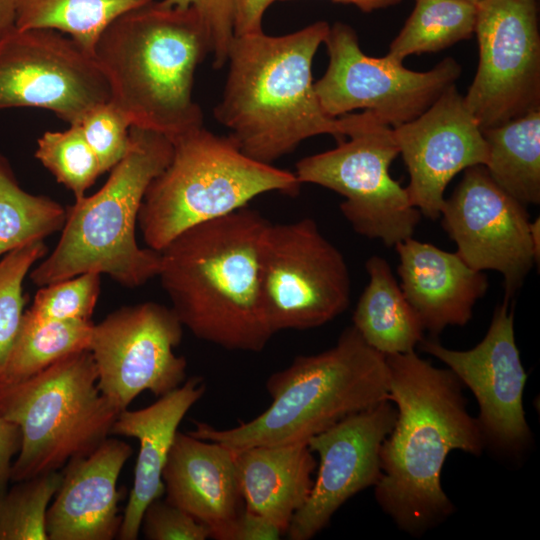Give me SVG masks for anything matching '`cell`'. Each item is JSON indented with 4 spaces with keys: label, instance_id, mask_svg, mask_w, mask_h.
Listing matches in <instances>:
<instances>
[{
    "label": "cell",
    "instance_id": "cell-25",
    "mask_svg": "<svg viewBox=\"0 0 540 540\" xmlns=\"http://www.w3.org/2000/svg\"><path fill=\"white\" fill-rule=\"evenodd\" d=\"M493 181L523 205L540 202V109L482 130Z\"/></svg>",
    "mask_w": 540,
    "mask_h": 540
},
{
    "label": "cell",
    "instance_id": "cell-26",
    "mask_svg": "<svg viewBox=\"0 0 540 540\" xmlns=\"http://www.w3.org/2000/svg\"><path fill=\"white\" fill-rule=\"evenodd\" d=\"M154 0H18L15 27L52 29L93 56L106 28L118 17Z\"/></svg>",
    "mask_w": 540,
    "mask_h": 540
},
{
    "label": "cell",
    "instance_id": "cell-7",
    "mask_svg": "<svg viewBox=\"0 0 540 540\" xmlns=\"http://www.w3.org/2000/svg\"><path fill=\"white\" fill-rule=\"evenodd\" d=\"M169 164L149 184L137 224L146 247L161 251L186 229L246 207L257 196H294V172L246 155L228 136L204 127L173 142Z\"/></svg>",
    "mask_w": 540,
    "mask_h": 540
},
{
    "label": "cell",
    "instance_id": "cell-35",
    "mask_svg": "<svg viewBox=\"0 0 540 540\" xmlns=\"http://www.w3.org/2000/svg\"><path fill=\"white\" fill-rule=\"evenodd\" d=\"M141 527L149 540H205L207 526L167 500L156 499L144 510Z\"/></svg>",
    "mask_w": 540,
    "mask_h": 540
},
{
    "label": "cell",
    "instance_id": "cell-18",
    "mask_svg": "<svg viewBox=\"0 0 540 540\" xmlns=\"http://www.w3.org/2000/svg\"><path fill=\"white\" fill-rule=\"evenodd\" d=\"M392 131L409 172L410 200L430 219L440 217L445 189L454 176L486 164L488 149L482 130L456 84L418 117Z\"/></svg>",
    "mask_w": 540,
    "mask_h": 540
},
{
    "label": "cell",
    "instance_id": "cell-22",
    "mask_svg": "<svg viewBox=\"0 0 540 540\" xmlns=\"http://www.w3.org/2000/svg\"><path fill=\"white\" fill-rule=\"evenodd\" d=\"M206 390L203 378L194 376L176 389L138 410H122L111 433L139 442L133 486L117 538L136 540L146 507L165 493L162 473L178 426Z\"/></svg>",
    "mask_w": 540,
    "mask_h": 540
},
{
    "label": "cell",
    "instance_id": "cell-20",
    "mask_svg": "<svg viewBox=\"0 0 540 540\" xmlns=\"http://www.w3.org/2000/svg\"><path fill=\"white\" fill-rule=\"evenodd\" d=\"M396 248L400 288L424 330L441 333L447 326H464L489 283L483 271L467 265L457 254L413 237Z\"/></svg>",
    "mask_w": 540,
    "mask_h": 540
},
{
    "label": "cell",
    "instance_id": "cell-13",
    "mask_svg": "<svg viewBox=\"0 0 540 540\" xmlns=\"http://www.w3.org/2000/svg\"><path fill=\"white\" fill-rule=\"evenodd\" d=\"M183 328L171 307L153 301L121 307L94 324L89 351L103 397L121 412L144 391L160 397L179 387L187 361L174 349Z\"/></svg>",
    "mask_w": 540,
    "mask_h": 540
},
{
    "label": "cell",
    "instance_id": "cell-34",
    "mask_svg": "<svg viewBox=\"0 0 540 540\" xmlns=\"http://www.w3.org/2000/svg\"><path fill=\"white\" fill-rule=\"evenodd\" d=\"M95 153L101 173L111 171L129 147L130 122L110 100L90 109L77 123Z\"/></svg>",
    "mask_w": 540,
    "mask_h": 540
},
{
    "label": "cell",
    "instance_id": "cell-8",
    "mask_svg": "<svg viewBox=\"0 0 540 540\" xmlns=\"http://www.w3.org/2000/svg\"><path fill=\"white\" fill-rule=\"evenodd\" d=\"M97 376L86 349L24 381L0 387V415L21 431L11 481L58 471L71 459L90 454L111 434L120 411L101 394Z\"/></svg>",
    "mask_w": 540,
    "mask_h": 540
},
{
    "label": "cell",
    "instance_id": "cell-11",
    "mask_svg": "<svg viewBox=\"0 0 540 540\" xmlns=\"http://www.w3.org/2000/svg\"><path fill=\"white\" fill-rule=\"evenodd\" d=\"M324 43L329 64L314 89L323 111L332 118L361 109L391 127L401 125L428 109L462 72L452 57L417 72L387 56H368L355 30L342 22L330 27Z\"/></svg>",
    "mask_w": 540,
    "mask_h": 540
},
{
    "label": "cell",
    "instance_id": "cell-12",
    "mask_svg": "<svg viewBox=\"0 0 540 540\" xmlns=\"http://www.w3.org/2000/svg\"><path fill=\"white\" fill-rule=\"evenodd\" d=\"M475 33L478 67L463 97L481 130L540 109L536 0H481Z\"/></svg>",
    "mask_w": 540,
    "mask_h": 540
},
{
    "label": "cell",
    "instance_id": "cell-9",
    "mask_svg": "<svg viewBox=\"0 0 540 540\" xmlns=\"http://www.w3.org/2000/svg\"><path fill=\"white\" fill-rule=\"evenodd\" d=\"M346 139L296 164L301 184H316L344 197L340 210L358 234L392 247L411 238L421 212L389 173L399 150L392 127L371 111L340 116Z\"/></svg>",
    "mask_w": 540,
    "mask_h": 540
},
{
    "label": "cell",
    "instance_id": "cell-17",
    "mask_svg": "<svg viewBox=\"0 0 540 540\" xmlns=\"http://www.w3.org/2000/svg\"><path fill=\"white\" fill-rule=\"evenodd\" d=\"M390 400L349 415L311 437L307 445L320 458L317 477L304 505L286 532L291 540H309L333 514L381 475L380 449L396 420Z\"/></svg>",
    "mask_w": 540,
    "mask_h": 540
},
{
    "label": "cell",
    "instance_id": "cell-31",
    "mask_svg": "<svg viewBox=\"0 0 540 540\" xmlns=\"http://www.w3.org/2000/svg\"><path fill=\"white\" fill-rule=\"evenodd\" d=\"M35 157L56 180L69 189L75 200L102 175L97 157L78 124L64 131H46L37 140Z\"/></svg>",
    "mask_w": 540,
    "mask_h": 540
},
{
    "label": "cell",
    "instance_id": "cell-32",
    "mask_svg": "<svg viewBox=\"0 0 540 540\" xmlns=\"http://www.w3.org/2000/svg\"><path fill=\"white\" fill-rule=\"evenodd\" d=\"M44 241L5 254L0 260V370L16 339L24 314L23 282L33 266L47 255Z\"/></svg>",
    "mask_w": 540,
    "mask_h": 540
},
{
    "label": "cell",
    "instance_id": "cell-16",
    "mask_svg": "<svg viewBox=\"0 0 540 540\" xmlns=\"http://www.w3.org/2000/svg\"><path fill=\"white\" fill-rule=\"evenodd\" d=\"M505 297L493 314L485 337L472 349L453 350L434 340H422L421 349L446 364L462 385L474 394L476 418L485 446L518 455L531 439L523 409L527 374L514 334V310Z\"/></svg>",
    "mask_w": 540,
    "mask_h": 540
},
{
    "label": "cell",
    "instance_id": "cell-3",
    "mask_svg": "<svg viewBox=\"0 0 540 540\" xmlns=\"http://www.w3.org/2000/svg\"><path fill=\"white\" fill-rule=\"evenodd\" d=\"M330 26L317 21L281 36H234L222 98L213 113L251 158L272 164L307 138L346 139L340 117L322 109L312 79L313 58Z\"/></svg>",
    "mask_w": 540,
    "mask_h": 540
},
{
    "label": "cell",
    "instance_id": "cell-28",
    "mask_svg": "<svg viewBox=\"0 0 540 540\" xmlns=\"http://www.w3.org/2000/svg\"><path fill=\"white\" fill-rule=\"evenodd\" d=\"M477 5L466 0H415L414 9L387 57L403 62L413 54L443 50L475 33Z\"/></svg>",
    "mask_w": 540,
    "mask_h": 540
},
{
    "label": "cell",
    "instance_id": "cell-30",
    "mask_svg": "<svg viewBox=\"0 0 540 540\" xmlns=\"http://www.w3.org/2000/svg\"><path fill=\"white\" fill-rule=\"evenodd\" d=\"M61 480L62 472L52 471L0 494V540H48L47 509Z\"/></svg>",
    "mask_w": 540,
    "mask_h": 540
},
{
    "label": "cell",
    "instance_id": "cell-1",
    "mask_svg": "<svg viewBox=\"0 0 540 540\" xmlns=\"http://www.w3.org/2000/svg\"><path fill=\"white\" fill-rule=\"evenodd\" d=\"M385 359L397 415L381 445L375 497L401 529L419 534L452 512L441 486L448 454L479 455L486 446L467 410L462 383L450 369L434 367L415 351Z\"/></svg>",
    "mask_w": 540,
    "mask_h": 540
},
{
    "label": "cell",
    "instance_id": "cell-38",
    "mask_svg": "<svg viewBox=\"0 0 540 540\" xmlns=\"http://www.w3.org/2000/svg\"><path fill=\"white\" fill-rule=\"evenodd\" d=\"M21 431L17 424L0 415V494L11 480L12 458L19 452Z\"/></svg>",
    "mask_w": 540,
    "mask_h": 540
},
{
    "label": "cell",
    "instance_id": "cell-41",
    "mask_svg": "<svg viewBox=\"0 0 540 540\" xmlns=\"http://www.w3.org/2000/svg\"><path fill=\"white\" fill-rule=\"evenodd\" d=\"M287 1V0H279ZM343 4H353L363 12H372L373 10L386 8L396 5L402 0H332Z\"/></svg>",
    "mask_w": 540,
    "mask_h": 540
},
{
    "label": "cell",
    "instance_id": "cell-37",
    "mask_svg": "<svg viewBox=\"0 0 540 540\" xmlns=\"http://www.w3.org/2000/svg\"><path fill=\"white\" fill-rule=\"evenodd\" d=\"M284 534L267 518L245 507L214 538L216 540H277Z\"/></svg>",
    "mask_w": 540,
    "mask_h": 540
},
{
    "label": "cell",
    "instance_id": "cell-19",
    "mask_svg": "<svg viewBox=\"0 0 540 540\" xmlns=\"http://www.w3.org/2000/svg\"><path fill=\"white\" fill-rule=\"evenodd\" d=\"M133 453L121 440L106 438L90 454L71 459L46 514L48 540H112L122 516L119 475Z\"/></svg>",
    "mask_w": 540,
    "mask_h": 540
},
{
    "label": "cell",
    "instance_id": "cell-27",
    "mask_svg": "<svg viewBox=\"0 0 540 540\" xmlns=\"http://www.w3.org/2000/svg\"><path fill=\"white\" fill-rule=\"evenodd\" d=\"M91 321H38L26 311L0 370V387L24 381L61 358L89 349Z\"/></svg>",
    "mask_w": 540,
    "mask_h": 540
},
{
    "label": "cell",
    "instance_id": "cell-36",
    "mask_svg": "<svg viewBox=\"0 0 540 540\" xmlns=\"http://www.w3.org/2000/svg\"><path fill=\"white\" fill-rule=\"evenodd\" d=\"M170 7L195 8L208 26L212 41V66L222 68L227 63L228 50L234 38L238 0H162Z\"/></svg>",
    "mask_w": 540,
    "mask_h": 540
},
{
    "label": "cell",
    "instance_id": "cell-4",
    "mask_svg": "<svg viewBox=\"0 0 540 540\" xmlns=\"http://www.w3.org/2000/svg\"><path fill=\"white\" fill-rule=\"evenodd\" d=\"M211 51L210 31L195 8L152 1L114 20L93 57L110 101L130 125L173 142L203 127L193 84L197 67Z\"/></svg>",
    "mask_w": 540,
    "mask_h": 540
},
{
    "label": "cell",
    "instance_id": "cell-15",
    "mask_svg": "<svg viewBox=\"0 0 540 540\" xmlns=\"http://www.w3.org/2000/svg\"><path fill=\"white\" fill-rule=\"evenodd\" d=\"M440 216L457 254L475 270L499 272L511 299L539 261L525 205L500 188L484 165H475L464 170Z\"/></svg>",
    "mask_w": 540,
    "mask_h": 540
},
{
    "label": "cell",
    "instance_id": "cell-21",
    "mask_svg": "<svg viewBox=\"0 0 540 540\" xmlns=\"http://www.w3.org/2000/svg\"><path fill=\"white\" fill-rule=\"evenodd\" d=\"M166 499L207 526L215 538L244 508L235 452L177 431L162 473Z\"/></svg>",
    "mask_w": 540,
    "mask_h": 540
},
{
    "label": "cell",
    "instance_id": "cell-23",
    "mask_svg": "<svg viewBox=\"0 0 540 540\" xmlns=\"http://www.w3.org/2000/svg\"><path fill=\"white\" fill-rule=\"evenodd\" d=\"M234 452L244 507L267 518L286 534L313 485V452L302 442L252 446Z\"/></svg>",
    "mask_w": 540,
    "mask_h": 540
},
{
    "label": "cell",
    "instance_id": "cell-42",
    "mask_svg": "<svg viewBox=\"0 0 540 540\" xmlns=\"http://www.w3.org/2000/svg\"><path fill=\"white\" fill-rule=\"evenodd\" d=\"M466 1H469V2L477 5L481 0H466Z\"/></svg>",
    "mask_w": 540,
    "mask_h": 540
},
{
    "label": "cell",
    "instance_id": "cell-5",
    "mask_svg": "<svg viewBox=\"0 0 540 540\" xmlns=\"http://www.w3.org/2000/svg\"><path fill=\"white\" fill-rule=\"evenodd\" d=\"M269 407L229 429L195 422L188 433L233 451L307 441L349 415L389 399L385 355L369 346L352 325L318 354L297 356L266 381Z\"/></svg>",
    "mask_w": 540,
    "mask_h": 540
},
{
    "label": "cell",
    "instance_id": "cell-29",
    "mask_svg": "<svg viewBox=\"0 0 540 540\" xmlns=\"http://www.w3.org/2000/svg\"><path fill=\"white\" fill-rule=\"evenodd\" d=\"M66 208L54 199L25 191L0 154V257L61 231Z\"/></svg>",
    "mask_w": 540,
    "mask_h": 540
},
{
    "label": "cell",
    "instance_id": "cell-33",
    "mask_svg": "<svg viewBox=\"0 0 540 540\" xmlns=\"http://www.w3.org/2000/svg\"><path fill=\"white\" fill-rule=\"evenodd\" d=\"M101 274L86 272L39 288L26 312L38 321H91Z\"/></svg>",
    "mask_w": 540,
    "mask_h": 540
},
{
    "label": "cell",
    "instance_id": "cell-10",
    "mask_svg": "<svg viewBox=\"0 0 540 540\" xmlns=\"http://www.w3.org/2000/svg\"><path fill=\"white\" fill-rule=\"evenodd\" d=\"M259 286L273 334L320 327L350 302L346 260L311 218L269 222L260 244Z\"/></svg>",
    "mask_w": 540,
    "mask_h": 540
},
{
    "label": "cell",
    "instance_id": "cell-2",
    "mask_svg": "<svg viewBox=\"0 0 540 540\" xmlns=\"http://www.w3.org/2000/svg\"><path fill=\"white\" fill-rule=\"evenodd\" d=\"M269 222L243 207L186 229L159 251L157 277L195 337L227 350L260 352L274 335L259 286L260 244Z\"/></svg>",
    "mask_w": 540,
    "mask_h": 540
},
{
    "label": "cell",
    "instance_id": "cell-40",
    "mask_svg": "<svg viewBox=\"0 0 540 540\" xmlns=\"http://www.w3.org/2000/svg\"><path fill=\"white\" fill-rule=\"evenodd\" d=\"M18 0H0V38L15 27Z\"/></svg>",
    "mask_w": 540,
    "mask_h": 540
},
{
    "label": "cell",
    "instance_id": "cell-24",
    "mask_svg": "<svg viewBox=\"0 0 540 540\" xmlns=\"http://www.w3.org/2000/svg\"><path fill=\"white\" fill-rule=\"evenodd\" d=\"M369 282L353 313V326L383 355L414 351L423 340L422 323L405 298L388 262L377 255L365 264Z\"/></svg>",
    "mask_w": 540,
    "mask_h": 540
},
{
    "label": "cell",
    "instance_id": "cell-39",
    "mask_svg": "<svg viewBox=\"0 0 540 540\" xmlns=\"http://www.w3.org/2000/svg\"><path fill=\"white\" fill-rule=\"evenodd\" d=\"M276 0H238L234 36L262 32L263 16Z\"/></svg>",
    "mask_w": 540,
    "mask_h": 540
},
{
    "label": "cell",
    "instance_id": "cell-14",
    "mask_svg": "<svg viewBox=\"0 0 540 540\" xmlns=\"http://www.w3.org/2000/svg\"><path fill=\"white\" fill-rule=\"evenodd\" d=\"M108 100L109 87L94 57L69 36L14 27L0 38V110L46 109L72 125Z\"/></svg>",
    "mask_w": 540,
    "mask_h": 540
},
{
    "label": "cell",
    "instance_id": "cell-6",
    "mask_svg": "<svg viewBox=\"0 0 540 540\" xmlns=\"http://www.w3.org/2000/svg\"><path fill=\"white\" fill-rule=\"evenodd\" d=\"M172 154L173 143L166 136L131 126L125 156L96 193L66 208L60 239L30 270L31 281L42 287L96 272L137 288L157 277L160 252L140 247L135 230L144 194Z\"/></svg>",
    "mask_w": 540,
    "mask_h": 540
}]
</instances>
